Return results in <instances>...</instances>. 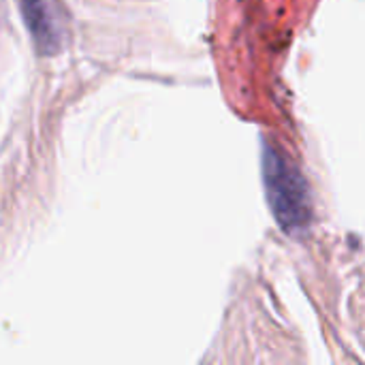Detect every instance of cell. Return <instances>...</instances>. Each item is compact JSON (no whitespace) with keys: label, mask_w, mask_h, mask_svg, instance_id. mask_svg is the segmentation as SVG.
<instances>
[{"label":"cell","mask_w":365,"mask_h":365,"mask_svg":"<svg viewBox=\"0 0 365 365\" xmlns=\"http://www.w3.org/2000/svg\"><path fill=\"white\" fill-rule=\"evenodd\" d=\"M263 175L267 201L276 222L287 233L306 231L312 222L310 188L299 167L276 145H263Z\"/></svg>","instance_id":"1"},{"label":"cell","mask_w":365,"mask_h":365,"mask_svg":"<svg viewBox=\"0 0 365 365\" xmlns=\"http://www.w3.org/2000/svg\"><path fill=\"white\" fill-rule=\"evenodd\" d=\"M28 32L38 53L53 56L64 45V21L56 0H19Z\"/></svg>","instance_id":"2"}]
</instances>
